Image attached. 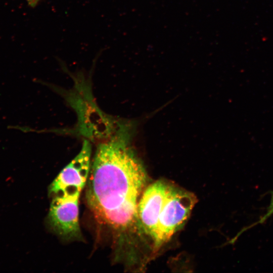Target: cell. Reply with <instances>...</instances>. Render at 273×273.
<instances>
[{
    "instance_id": "5b68a950",
    "label": "cell",
    "mask_w": 273,
    "mask_h": 273,
    "mask_svg": "<svg viewBox=\"0 0 273 273\" xmlns=\"http://www.w3.org/2000/svg\"><path fill=\"white\" fill-rule=\"evenodd\" d=\"M170 185L164 180L155 181L147 188L138 202V226L152 239Z\"/></svg>"
},
{
    "instance_id": "8992f818",
    "label": "cell",
    "mask_w": 273,
    "mask_h": 273,
    "mask_svg": "<svg viewBox=\"0 0 273 273\" xmlns=\"http://www.w3.org/2000/svg\"><path fill=\"white\" fill-rule=\"evenodd\" d=\"M272 215H273V195L272 196L270 205L269 206V207L268 208L267 211H266V213L263 216H262L259 220H258L256 222L254 223V224H252L245 230L248 229L249 228H250L254 225H257L259 223H262ZM245 230H244L243 231H244Z\"/></svg>"
},
{
    "instance_id": "6da1fadb",
    "label": "cell",
    "mask_w": 273,
    "mask_h": 273,
    "mask_svg": "<svg viewBox=\"0 0 273 273\" xmlns=\"http://www.w3.org/2000/svg\"><path fill=\"white\" fill-rule=\"evenodd\" d=\"M129 135L127 127L120 126L98 145L86 192L96 218L118 233L138 225V199L147 179Z\"/></svg>"
},
{
    "instance_id": "52a82bcc",
    "label": "cell",
    "mask_w": 273,
    "mask_h": 273,
    "mask_svg": "<svg viewBox=\"0 0 273 273\" xmlns=\"http://www.w3.org/2000/svg\"><path fill=\"white\" fill-rule=\"evenodd\" d=\"M30 4L31 5H34L35 3H36L39 0H27Z\"/></svg>"
},
{
    "instance_id": "3957f363",
    "label": "cell",
    "mask_w": 273,
    "mask_h": 273,
    "mask_svg": "<svg viewBox=\"0 0 273 273\" xmlns=\"http://www.w3.org/2000/svg\"><path fill=\"white\" fill-rule=\"evenodd\" d=\"M81 191H67L53 195L49 213L51 226L60 236L78 237L79 199Z\"/></svg>"
},
{
    "instance_id": "7a4b0ae2",
    "label": "cell",
    "mask_w": 273,
    "mask_h": 273,
    "mask_svg": "<svg viewBox=\"0 0 273 273\" xmlns=\"http://www.w3.org/2000/svg\"><path fill=\"white\" fill-rule=\"evenodd\" d=\"M197 202L192 193L170 185L152 238L156 250L167 242L189 216Z\"/></svg>"
},
{
    "instance_id": "277c9868",
    "label": "cell",
    "mask_w": 273,
    "mask_h": 273,
    "mask_svg": "<svg viewBox=\"0 0 273 273\" xmlns=\"http://www.w3.org/2000/svg\"><path fill=\"white\" fill-rule=\"evenodd\" d=\"M92 148L84 141L79 153L60 172L49 188L53 196L59 193L76 190L81 191L85 186L90 168Z\"/></svg>"
}]
</instances>
